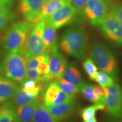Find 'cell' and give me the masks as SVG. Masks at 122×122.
I'll use <instances>...</instances> for the list:
<instances>
[{"instance_id": "2", "label": "cell", "mask_w": 122, "mask_h": 122, "mask_svg": "<svg viewBox=\"0 0 122 122\" xmlns=\"http://www.w3.org/2000/svg\"><path fill=\"white\" fill-rule=\"evenodd\" d=\"M0 71L6 78L23 83L27 80V62L23 51H9L3 59Z\"/></svg>"}, {"instance_id": "8", "label": "cell", "mask_w": 122, "mask_h": 122, "mask_svg": "<svg viewBox=\"0 0 122 122\" xmlns=\"http://www.w3.org/2000/svg\"><path fill=\"white\" fill-rule=\"evenodd\" d=\"M102 33L106 39L118 45L122 46V24L111 13L101 25Z\"/></svg>"}, {"instance_id": "11", "label": "cell", "mask_w": 122, "mask_h": 122, "mask_svg": "<svg viewBox=\"0 0 122 122\" xmlns=\"http://www.w3.org/2000/svg\"><path fill=\"white\" fill-rule=\"evenodd\" d=\"M45 107L57 122H67L74 116L75 112V101Z\"/></svg>"}, {"instance_id": "18", "label": "cell", "mask_w": 122, "mask_h": 122, "mask_svg": "<svg viewBox=\"0 0 122 122\" xmlns=\"http://www.w3.org/2000/svg\"><path fill=\"white\" fill-rule=\"evenodd\" d=\"M32 122H57L44 104L40 103L33 115Z\"/></svg>"}, {"instance_id": "24", "label": "cell", "mask_w": 122, "mask_h": 122, "mask_svg": "<svg viewBox=\"0 0 122 122\" xmlns=\"http://www.w3.org/2000/svg\"><path fill=\"white\" fill-rule=\"evenodd\" d=\"M102 89L107 88L115 83V80L109 74L101 71L98 72L94 80Z\"/></svg>"}, {"instance_id": "13", "label": "cell", "mask_w": 122, "mask_h": 122, "mask_svg": "<svg viewBox=\"0 0 122 122\" xmlns=\"http://www.w3.org/2000/svg\"><path fill=\"white\" fill-rule=\"evenodd\" d=\"M67 3L68 1L65 0H46L40 13L33 23L34 25L40 22H45L50 15Z\"/></svg>"}, {"instance_id": "10", "label": "cell", "mask_w": 122, "mask_h": 122, "mask_svg": "<svg viewBox=\"0 0 122 122\" xmlns=\"http://www.w3.org/2000/svg\"><path fill=\"white\" fill-rule=\"evenodd\" d=\"M49 71L50 80H57L62 77L68 66L67 61L65 56L58 50V46L56 44L50 53Z\"/></svg>"}, {"instance_id": "30", "label": "cell", "mask_w": 122, "mask_h": 122, "mask_svg": "<svg viewBox=\"0 0 122 122\" xmlns=\"http://www.w3.org/2000/svg\"><path fill=\"white\" fill-rule=\"evenodd\" d=\"M88 0H68L70 3L75 9L77 13L83 12Z\"/></svg>"}, {"instance_id": "32", "label": "cell", "mask_w": 122, "mask_h": 122, "mask_svg": "<svg viewBox=\"0 0 122 122\" xmlns=\"http://www.w3.org/2000/svg\"><path fill=\"white\" fill-rule=\"evenodd\" d=\"M94 93L98 98L104 103L105 102V94L102 88L100 86H96L94 87Z\"/></svg>"}, {"instance_id": "15", "label": "cell", "mask_w": 122, "mask_h": 122, "mask_svg": "<svg viewBox=\"0 0 122 122\" xmlns=\"http://www.w3.org/2000/svg\"><path fill=\"white\" fill-rule=\"evenodd\" d=\"M40 103L39 98L26 105L15 107V111L20 122H32L33 115Z\"/></svg>"}, {"instance_id": "37", "label": "cell", "mask_w": 122, "mask_h": 122, "mask_svg": "<svg viewBox=\"0 0 122 122\" xmlns=\"http://www.w3.org/2000/svg\"><path fill=\"white\" fill-rule=\"evenodd\" d=\"M116 122V121H111V122Z\"/></svg>"}, {"instance_id": "5", "label": "cell", "mask_w": 122, "mask_h": 122, "mask_svg": "<svg viewBox=\"0 0 122 122\" xmlns=\"http://www.w3.org/2000/svg\"><path fill=\"white\" fill-rule=\"evenodd\" d=\"M45 25V22H40L33 27L29 35L25 46L22 50L25 59L36 57L46 52L44 48L42 41V36Z\"/></svg>"}, {"instance_id": "25", "label": "cell", "mask_w": 122, "mask_h": 122, "mask_svg": "<svg viewBox=\"0 0 122 122\" xmlns=\"http://www.w3.org/2000/svg\"><path fill=\"white\" fill-rule=\"evenodd\" d=\"M56 81V80H55ZM59 85V87L62 91L70 95L76 97V94L80 92V89L74 85L68 83L63 79L59 78L56 81Z\"/></svg>"}, {"instance_id": "6", "label": "cell", "mask_w": 122, "mask_h": 122, "mask_svg": "<svg viewBox=\"0 0 122 122\" xmlns=\"http://www.w3.org/2000/svg\"><path fill=\"white\" fill-rule=\"evenodd\" d=\"M83 13L92 25L100 26L110 13L109 0H88Z\"/></svg>"}, {"instance_id": "35", "label": "cell", "mask_w": 122, "mask_h": 122, "mask_svg": "<svg viewBox=\"0 0 122 122\" xmlns=\"http://www.w3.org/2000/svg\"><path fill=\"white\" fill-rule=\"evenodd\" d=\"M0 4L2 5L10 7L13 5V0H0Z\"/></svg>"}, {"instance_id": "34", "label": "cell", "mask_w": 122, "mask_h": 122, "mask_svg": "<svg viewBox=\"0 0 122 122\" xmlns=\"http://www.w3.org/2000/svg\"><path fill=\"white\" fill-rule=\"evenodd\" d=\"M37 81H34L33 80H30V79H27L25 80L23 83L22 84V86L26 88H30V87H34V86H37Z\"/></svg>"}, {"instance_id": "3", "label": "cell", "mask_w": 122, "mask_h": 122, "mask_svg": "<svg viewBox=\"0 0 122 122\" xmlns=\"http://www.w3.org/2000/svg\"><path fill=\"white\" fill-rule=\"evenodd\" d=\"M34 24L27 20L13 24L5 35L4 46L9 51L22 50Z\"/></svg>"}, {"instance_id": "1", "label": "cell", "mask_w": 122, "mask_h": 122, "mask_svg": "<svg viewBox=\"0 0 122 122\" xmlns=\"http://www.w3.org/2000/svg\"><path fill=\"white\" fill-rule=\"evenodd\" d=\"M59 47L64 52L75 58H85L88 48V37L83 28L73 27L65 32L61 38Z\"/></svg>"}, {"instance_id": "22", "label": "cell", "mask_w": 122, "mask_h": 122, "mask_svg": "<svg viewBox=\"0 0 122 122\" xmlns=\"http://www.w3.org/2000/svg\"><path fill=\"white\" fill-rule=\"evenodd\" d=\"M0 122H20L15 109L11 106L0 109Z\"/></svg>"}, {"instance_id": "26", "label": "cell", "mask_w": 122, "mask_h": 122, "mask_svg": "<svg viewBox=\"0 0 122 122\" xmlns=\"http://www.w3.org/2000/svg\"><path fill=\"white\" fill-rule=\"evenodd\" d=\"M84 70L89 76L91 80H94L98 73V68L91 58L86 59L83 62Z\"/></svg>"}, {"instance_id": "39", "label": "cell", "mask_w": 122, "mask_h": 122, "mask_svg": "<svg viewBox=\"0 0 122 122\" xmlns=\"http://www.w3.org/2000/svg\"><path fill=\"white\" fill-rule=\"evenodd\" d=\"M19 1H20V0H19Z\"/></svg>"}, {"instance_id": "21", "label": "cell", "mask_w": 122, "mask_h": 122, "mask_svg": "<svg viewBox=\"0 0 122 122\" xmlns=\"http://www.w3.org/2000/svg\"><path fill=\"white\" fill-rule=\"evenodd\" d=\"M105 110V106L103 103H95L93 105H91L82 109L80 112V115L83 121L85 122L95 117L96 112L97 110Z\"/></svg>"}, {"instance_id": "23", "label": "cell", "mask_w": 122, "mask_h": 122, "mask_svg": "<svg viewBox=\"0 0 122 122\" xmlns=\"http://www.w3.org/2000/svg\"><path fill=\"white\" fill-rule=\"evenodd\" d=\"M94 85H88L86 83L81 88L80 92L85 100L94 103H103L94 93Z\"/></svg>"}, {"instance_id": "9", "label": "cell", "mask_w": 122, "mask_h": 122, "mask_svg": "<svg viewBox=\"0 0 122 122\" xmlns=\"http://www.w3.org/2000/svg\"><path fill=\"white\" fill-rule=\"evenodd\" d=\"M77 13L76 9L68 2L50 15L45 23L57 30L70 23Z\"/></svg>"}, {"instance_id": "20", "label": "cell", "mask_w": 122, "mask_h": 122, "mask_svg": "<svg viewBox=\"0 0 122 122\" xmlns=\"http://www.w3.org/2000/svg\"><path fill=\"white\" fill-rule=\"evenodd\" d=\"M37 97H36L28 95L26 93L23 91L20 87H19L11 100H12V102L14 105V106L17 107L30 103Z\"/></svg>"}, {"instance_id": "38", "label": "cell", "mask_w": 122, "mask_h": 122, "mask_svg": "<svg viewBox=\"0 0 122 122\" xmlns=\"http://www.w3.org/2000/svg\"><path fill=\"white\" fill-rule=\"evenodd\" d=\"M65 1H68V0H65Z\"/></svg>"}, {"instance_id": "4", "label": "cell", "mask_w": 122, "mask_h": 122, "mask_svg": "<svg viewBox=\"0 0 122 122\" xmlns=\"http://www.w3.org/2000/svg\"><path fill=\"white\" fill-rule=\"evenodd\" d=\"M89 54L98 69L117 80V61L113 53L106 45L101 42H95L91 46Z\"/></svg>"}, {"instance_id": "36", "label": "cell", "mask_w": 122, "mask_h": 122, "mask_svg": "<svg viewBox=\"0 0 122 122\" xmlns=\"http://www.w3.org/2000/svg\"><path fill=\"white\" fill-rule=\"evenodd\" d=\"M85 122H97V119H96V118L94 117L92 119H91V120H88V121Z\"/></svg>"}, {"instance_id": "31", "label": "cell", "mask_w": 122, "mask_h": 122, "mask_svg": "<svg viewBox=\"0 0 122 122\" xmlns=\"http://www.w3.org/2000/svg\"><path fill=\"white\" fill-rule=\"evenodd\" d=\"M27 62V70H34L37 69L39 62L36 57H30L26 58Z\"/></svg>"}, {"instance_id": "12", "label": "cell", "mask_w": 122, "mask_h": 122, "mask_svg": "<svg viewBox=\"0 0 122 122\" xmlns=\"http://www.w3.org/2000/svg\"><path fill=\"white\" fill-rule=\"evenodd\" d=\"M45 1L46 0H20L19 5V12L26 20L33 24Z\"/></svg>"}, {"instance_id": "7", "label": "cell", "mask_w": 122, "mask_h": 122, "mask_svg": "<svg viewBox=\"0 0 122 122\" xmlns=\"http://www.w3.org/2000/svg\"><path fill=\"white\" fill-rule=\"evenodd\" d=\"M105 94L104 105L108 113L115 118H122V88L114 83L103 89Z\"/></svg>"}, {"instance_id": "27", "label": "cell", "mask_w": 122, "mask_h": 122, "mask_svg": "<svg viewBox=\"0 0 122 122\" xmlns=\"http://www.w3.org/2000/svg\"><path fill=\"white\" fill-rule=\"evenodd\" d=\"M110 13L122 24V3L115 2L109 0Z\"/></svg>"}, {"instance_id": "14", "label": "cell", "mask_w": 122, "mask_h": 122, "mask_svg": "<svg viewBox=\"0 0 122 122\" xmlns=\"http://www.w3.org/2000/svg\"><path fill=\"white\" fill-rule=\"evenodd\" d=\"M19 88L14 81L0 76V104L11 100Z\"/></svg>"}, {"instance_id": "33", "label": "cell", "mask_w": 122, "mask_h": 122, "mask_svg": "<svg viewBox=\"0 0 122 122\" xmlns=\"http://www.w3.org/2000/svg\"><path fill=\"white\" fill-rule=\"evenodd\" d=\"M10 20L6 18L0 16V32L6 30L8 28Z\"/></svg>"}, {"instance_id": "19", "label": "cell", "mask_w": 122, "mask_h": 122, "mask_svg": "<svg viewBox=\"0 0 122 122\" xmlns=\"http://www.w3.org/2000/svg\"><path fill=\"white\" fill-rule=\"evenodd\" d=\"M60 90V88L56 81L50 83L44 93V105L45 106L52 105Z\"/></svg>"}, {"instance_id": "16", "label": "cell", "mask_w": 122, "mask_h": 122, "mask_svg": "<svg viewBox=\"0 0 122 122\" xmlns=\"http://www.w3.org/2000/svg\"><path fill=\"white\" fill-rule=\"evenodd\" d=\"M61 78L74 85L79 89L85 84L82 79L80 71L73 63L68 65Z\"/></svg>"}, {"instance_id": "17", "label": "cell", "mask_w": 122, "mask_h": 122, "mask_svg": "<svg viewBox=\"0 0 122 122\" xmlns=\"http://www.w3.org/2000/svg\"><path fill=\"white\" fill-rule=\"evenodd\" d=\"M42 41L45 51L50 53L55 45L57 44L56 29L46 24L42 36Z\"/></svg>"}, {"instance_id": "29", "label": "cell", "mask_w": 122, "mask_h": 122, "mask_svg": "<svg viewBox=\"0 0 122 122\" xmlns=\"http://www.w3.org/2000/svg\"><path fill=\"white\" fill-rule=\"evenodd\" d=\"M0 16L6 18L10 21H13L16 19L15 13L11 9L9 8L8 6L1 4H0Z\"/></svg>"}, {"instance_id": "28", "label": "cell", "mask_w": 122, "mask_h": 122, "mask_svg": "<svg viewBox=\"0 0 122 122\" xmlns=\"http://www.w3.org/2000/svg\"><path fill=\"white\" fill-rule=\"evenodd\" d=\"M76 97L70 95L65 92L60 90L58 93L57 97L55 98V100L53 102V105H59L61 103L68 102H71L75 101Z\"/></svg>"}]
</instances>
